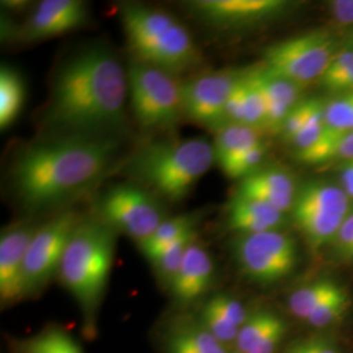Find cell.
Instances as JSON below:
<instances>
[{
    "instance_id": "f35d334b",
    "label": "cell",
    "mask_w": 353,
    "mask_h": 353,
    "mask_svg": "<svg viewBox=\"0 0 353 353\" xmlns=\"http://www.w3.org/2000/svg\"><path fill=\"white\" fill-rule=\"evenodd\" d=\"M334 160L341 161H352L353 160V131L350 132L344 139L341 140L338 150L335 152Z\"/></svg>"
},
{
    "instance_id": "7a4b0ae2",
    "label": "cell",
    "mask_w": 353,
    "mask_h": 353,
    "mask_svg": "<svg viewBox=\"0 0 353 353\" xmlns=\"http://www.w3.org/2000/svg\"><path fill=\"white\" fill-rule=\"evenodd\" d=\"M118 152L115 138L55 135L21 152L12 168L20 204L45 211L88 191L110 169Z\"/></svg>"
},
{
    "instance_id": "ffe728a7",
    "label": "cell",
    "mask_w": 353,
    "mask_h": 353,
    "mask_svg": "<svg viewBox=\"0 0 353 353\" xmlns=\"http://www.w3.org/2000/svg\"><path fill=\"white\" fill-rule=\"evenodd\" d=\"M228 225L240 234L280 230L285 214L265 203L234 194L228 204Z\"/></svg>"
},
{
    "instance_id": "ba28073f",
    "label": "cell",
    "mask_w": 353,
    "mask_h": 353,
    "mask_svg": "<svg viewBox=\"0 0 353 353\" xmlns=\"http://www.w3.org/2000/svg\"><path fill=\"white\" fill-rule=\"evenodd\" d=\"M233 250L242 274L265 285L290 276L299 261L296 241L281 230L240 234Z\"/></svg>"
},
{
    "instance_id": "f1b7e54d",
    "label": "cell",
    "mask_w": 353,
    "mask_h": 353,
    "mask_svg": "<svg viewBox=\"0 0 353 353\" xmlns=\"http://www.w3.org/2000/svg\"><path fill=\"white\" fill-rule=\"evenodd\" d=\"M325 108H326V103L316 99L313 110L309 115L306 123L303 125L299 135L290 143V145L293 147L297 157L314 148L318 141L322 138L323 128H325V123H323Z\"/></svg>"
},
{
    "instance_id": "52a82bcc",
    "label": "cell",
    "mask_w": 353,
    "mask_h": 353,
    "mask_svg": "<svg viewBox=\"0 0 353 353\" xmlns=\"http://www.w3.org/2000/svg\"><path fill=\"white\" fill-rule=\"evenodd\" d=\"M336 43L327 30H312L268 46L263 63L268 72L305 87L325 75Z\"/></svg>"
},
{
    "instance_id": "5b68a950",
    "label": "cell",
    "mask_w": 353,
    "mask_h": 353,
    "mask_svg": "<svg viewBox=\"0 0 353 353\" xmlns=\"http://www.w3.org/2000/svg\"><path fill=\"white\" fill-rule=\"evenodd\" d=\"M115 230L102 220L80 221L59 265L61 281L85 316L99 309L112 272Z\"/></svg>"
},
{
    "instance_id": "4fadbf2b",
    "label": "cell",
    "mask_w": 353,
    "mask_h": 353,
    "mask_svg": "<svg viewBox=\"0 0 353 353\" xmlns=\"http://www.w3.org/2000/svg\"><path fill=\"white\" fill-rule=\"evenodd\" d=\"M88 7L80 0H43L20 28L17 37L24 42L57 37L85 24Z\"/></svg>"
},
{
    "instance_id": "e0dca14e",
    "label": "cell",
    "mask_w": 353,
    "mask_h": 353,
    "mask_svg": "<svg viewBox=\"0 0 353 353\" xmlns=\"http://www.w3.org/2000/svg\"><path fill=\"white\" fill-rule=\"evenodd\" d=\"M254 72L265 99V130L280 134L288 114L301 101V87L268 72L262 65L254 68Z\"/></svg>"
},
{
    "instance_id": "8fae6325",
    "label": "cell",
    "mask_w": 353,
    "mask_h": 353,
    "mask_svg": "<svg viewBox=\"0 0 353 353\" xmlns=\"http://www.w3.org/2000/svg\"><path fill=\"white\" fill-rule=\"evenodd\" d=\"M190 13L204 26L221 32H239L270 24L290 12L287 0H191Z\"/></svg>"
},
{
    "instance_id": "d6986e66",
    "label": "cell",
    "mask_w": 353,
    "mask_h": 353,
    "mask_svg": "<svg viewBox=\"0 0 353 353\" xmlns=\"http://www.w3.org/2000/svg\"><path fill=\"white\" fill-rule=\"evenodd\" d=\"M287 325L271 310H256L241 326L236 347L240 353H275L284 341Z\"/></svg>"
},
{
    "instance_id": "f546056e",
    "label": "cell",
    "mask_w": 353,
    "mask_h": 353,
    "mask_svg": "<svg viewBox=\"0 0 353 353\" xmlns=\"http://www.w3.org/2000/svg\"><path fill=\"white\" fill-rule=\"evenodd\" d=\"M350 296L344 288L338 290L335 294L328 297L316 312H313L306 322L313 327H327L330 325L341 321L350 307Z\"/></svg>"
},
{
    "instance_id": "8d00e7d4",
    "label": "cell",
    "mask_w": 353,
    "mask_h": 353,
    "mask_svg": "<svg viewBox=\"0 0 353 353\" xmlns=\"http://www.w3.org/2000/svg\"><path fill=\"white\" fill-rule=\"evenodd\" d=\"M287 353H341V351L331 339L316 336L296 343Z\"/></svg>"
},
{
    "instance_id": "d590c367",
    "label": "cell",
    "mask_w": 353,
    "mask_h": 353,
    "mask_svg": "<svg viewBox=\"0 0 353 353\" xmlns=\"http://www.w3.org/2000/svg\"><path fill=\"white\" fill-rule=\"evenodd\" d=\"M332 245L341 258L353 259V212L345 217Z\"/></svg>"
},
{
    "instance_id": "ab89813d",
    "label": "cell",
    "mask_w": 353,
    "mask_h": 353,
    "mask_svg": "<svg viewBox=\"0 0 353 353\" xmlns=\"http://www.w3.org/2000/svg\"><path fill=\"white\" fill-rule=\"evenodd\" d=\"M341 185L347 195L353 199V160L344 165L341 170Z\"/></svg>"
},
{
    "instance_id": "cb8c5ba5",
    "label": "cell",
    "mask_w": 353,
    "mask_h": 353,
    "mask_svg": "<svg viewBox=\"0 0 353 353\" xmlns=\"http://www.w3.org/2000/svg\"><path fill=\"white\" fill-rule=\"evenodd\" d=\"M261 130L254 127L227 123L216 131L214 144V159L219 165H223L234 159L242 152L250 150L262 141Z\"/></svg>"
},
{
    "instance_id": "b9f144b4",
    "label": "cell",
    "mask_w": 353,
    "mask_h": 353,
    "mask_svg": "<svg viewBox=\"0 0 353 353\" xmlns=\"http://www.w3.org/2000/svg\"><path fill=\"white\" fill-rule=\"evenodd\" d=\"M236 353H240V352H236Z\"/></svg>"
},
{
    "instance_id": "d4e9b609",
    "label": "cell",
    "mask_w": 353,
    "mask_h": 353,
    "mask_svg": "<svg viewBox=\"0 0 353 353\" xmlns=\"http://www.w3.org/2000/svg\"><path fill=\"white\" fill-rule=\"evenodd\" d=\"M26 88L21 76L11 67L3 65L0 70V127L11 126L23 109Z\"/></svg>"
},
{
    "instance_id": "836d02e7",
    "label": "cell",
    "mask_w": 353,
    "mask_h": 353,
    "mask_svg": "<svg viewBox=\"0 0 353 353\" xmlns=\"http://www.w3.org/2000/svg\"><path fill=\"white\" fill-rule=\"evenodd\" d=\"M353 68V50L351 48L345 46L341 50L336 51L331 63L328 65L325 75L321 77V84L330 90L341 77L347 75Z\"/></svg>"
},
{
    "instance_id": "9a60e30c",
    "label": "cell",
    "mask_w": 353,
    "mask_h": 353,
    "mask_svg": "<svg viewBox=\"0 0 353 353\" xmlns=\"http://www.w3.org/2000/svg\"><path fill=\"white\" fill-rule=\"evenodd\" d=\"M237 195L256 199L287 214L292 211L297 188L293 176L280 168H261L241 179Z\"/></svg>"
},
{
    "instance_id": "7c38bea8",
    "label": "cell",
    "mask_w": 353,
    "mask_h": 353,
    "mask_svg": "<svg viewBox=\"0 0 353 353\" xmlns=\"http://www.w3.org/2000/svg\"><path fill=\"white\" fill-rule=\"evenodd\" d=\"M236 71H214L183 83V113L191 121L216 131L225 125L229 97L240 77Z\"/></svg>"
},
{
    "instance_id": "9c48e42d",
    "label": "cell",
    "mask_w": 353,
    "mask_h": 353,
    "mask_svg": "<svg viewBox=\"0 0 353 353\" xmlns=\"http://www.w3.org/2000/svg\"><path fill=\"white\" fill-rule=\"evenodd\" d=\"M102 221L140 243L164 221V210L156 196L139 185H117L99 201Z\"/></svg>"
},
{
    "instance_id": "83f0119b",
    "label": "cell",
    "mask_w": 353,
    "mask_h": 353,
    "mask_svg": "<svg viewBox=\"0 0 353 353\" xmlns=\"http://www.w3.org/2000/svg\"><path fill=\"white\" fill-rule=\"evenodd\" d=\"M196 241V232H192L188 236L179 239L170 246H168L163 252L156 256L151 263L157 275L170 285L172 280L176 276V271L183 262V258L190 249V246Z\"/></svg>"
},
{
    "instance_id": "603a6c76",
    "label": "cell",
    "mask_w": 353,
    "mask_h": 353,
    "mask_svg": "<svg viewBox=\"0 0 353 353\" xmlns=\"http://www.w3.org/2000/svg\"><path fill=\"white\" fill-rule=\"evenodd\" d=\"M168 353H229L227 345L217 341L202 323L182 325L170 332L166 341Z\"/></svg>"
},
{
    "instance_id": "74e56055",
    "label": "cell",
    "mask_w": 353,
    "mask_h": 353,
    "mask_svg": "<svg viewBox=\"0 0 353 353\" xmlns=\"http://www.w3.org/2000/svg\"><path fill=\"white\" fill-rule=\"evenodd\" d=\"M330 11L341 26H353V0H334L330 3Z\"/></svg>"
},
{
    "instance_id": "60d3db41",
    "label": "cell",
    "mask_w": 353,
    "mask_h": 353,
    "mask_svg": "<svg viewBox=\"0 0 353 353\" xmlns=\"http://www.w3.org/2000/svg\"><path fill=\"white\" fill-rule=\"evenodd\" d=\"M347 46L348 48H351L353 50V32L350 34V37H348V41H347Z\"/></svg>"
},
{
    "instance_id": "8992f818",
    "label": "cell",
    "mask_w": 353,
    "mask_h": 353,
    "mask_svg": "<svg viewBox=\"0 0 353 353\" xmlns=\"http://www.w3.org/2000/svg\"><path fill=\"white\" fill-rule=\"evenodd\" d=\"M127 81L130 105L140 126H173L185 114L183 83L174 74L134 59L127 68Z\"/></svg>"
},
{
    "instance_id": "277c9868",
    "label": "cell",
    "mask_w": 353,
    "mask_h": 353,
    "mask_svg": "<svg viewBox=\"0 0 353 353\" xmlns=\"http://www.w3.org/2000/svg\"><path fill=\"white\" fill-rule=\"evenodd\" d=\"M121 21L135 61L174 75L202 62V52L186 26L169 13L127 3L121 7Z\"/></svg>"
},
{
    "instance_id": "e575fe53",
    "label": "cell",
    "mask_w": 353,
    "mask_h": 353,
    "mask_svg": "<svg viewBox=\"0 0 353 353\" xmlns=\"http://www.w3.org/2000/svg\"><path fill=\"white\" fill-rule=\"evenodd\" d=\"M207 303L211 307H214L217 313L225 316L229 322H232L237 327L241 328L249 316V313L246 312L245 306L237 299L225 294V293L216 294Z\"/></svg>"
},
{
    "instance_id": "1f68e13d",
    "label": "cell",
    "mask_w": 353,
    "mask_h": 353,
    "mask_svg": "<svg viewBox=\"0 0 353 353\" xmlns=\"http://www.w3.org/2000/svg\"><path fill=\"white\" fill-rule=\"evenodd\" d=\"M201 323L207 328L214 338L221 341L224 345L236 344L240 327L229 322L225 316L217 313L214 307H211L208 303L204 305L202 314H201Z\"/></svg>"
},
{
    "instance_id": "3957f363",
    "label": "cell",
    "mask_w": 353,
    "mask_h": 353,
    "mask_svg": "<svg viewBox=\"0 0 353 353\" xmlns=\"http://www.w3.org/2000/svg\"><path fill=\"white\" fill-rule=\"evenodd\" d=\"M216 163L204 138L160 140L143 145L127 161L126 174L170 202L183 199Z\"/></svg>"
},
{
    "instance_id": "6da1fadb",
    "label": "cell",
    "mask_w": 353,
    "mask_h": 353,
    "mask_svg": "<svg viewBox=\"0 0 353 353\" xmlns=\"http://www.w3.org/2000/svg\"><path fill=\"white\" fill-rule=\"evenodd\" d=\"M127 71L113 51L92 46L59 68L43 119L55 135L115 138L126 126Z\"/></svg>"
},
{
    "instance_id": "2e32d148",
    "label": "cell",
    "mask_w": 353,
    "mask_h": 353,
    "mask_svg": "<svg viewBox=\"0 0 353 353\" xmlns=\"http://www.w3.org/2000/svg\"><path fill=\"white\" fill-rule=\"evenodd\" d=\"M214 270V261L210 252L195 241L170 283L176 301L186 305L198 300L211 287Z\"/></svg>"
},
{
    "instance_id": "4316f807",
    "label": "cell",
    "mask_w": 353,
    "mask_h": 353,
    "mask_svg": "<svg viewBox=\"0 0 353 353\" xmlns=\"http://www.w3.org/2000/svg\"><path fill=\"white\" fill-rule=\"evenodd\" d=\"M21 352L84 353L75 339L61 328H49L24 341Z\"/></svg>"
},
{
    "instance_id": "5bb4252c",
    "label": "cell",
    "mask_w": 353,
    "mask_h": 353,
    "mask_svg": "<svg viewBox=\"0 0 353 353\" xmlns=\"http://www.w3.org/2000/svg\"><path fill=\"white\" fill-rule=\"evenodd\" d=\"M37 227L24 224L8 228L0 237V300L11 305L26 297L24 267L26 252Z\"/></svg>"
},
{
    "instance_id": "d6a6232c",
    "label": "cell",
    "mask_w": 353,
    "mask_h": 353,
    "mask_svg": "<svg viewBox=\"0 0 353 353\" xmlns=\"http://www.w3.org/2000/svg\"><path fill=\"white\" fill-rule=\"evenodd\" d=\"M316 100V99L301 100L293 108V110L288 114L284 125L281 127V131H280L284 141L290 144L293 139L299 135V132L301 131V128L306 123L309 115L313 110Z\"/></svg>"
},
{
    "instance_id": "30bf717a",
    "label": "cell",
    "mask_w": 353,
    "mask_h": 353,
    "mask_svg": "<svg viewBox=\"0 0 353 353\" xmlns=\"http://www.w3.org/2000/svg\"><path fill=\"white\" fill-rule=\"evenodd\" d=\"M80 221L75 211H64L37 228L26 252V297L42 290L59 271L65 248Z\"/></svg>"
},
{
    "instance_id": "7402d4cb",
    "label": "cell",
    "mask_w": 353,
    "mask_h": 353,
    "mask_svg": "<svg viewBox=\"0 0 353 353\" xmlns=\"http://www.w3.org/2000/svg\"><path fill=\"white\" fill-rule=\"evenodd\" d=\"M198 220L199 217L194 214L166 217L147 240L138 243L140 252L152 262L168 246H170L172 243L190 233L196 232Z\"/></svg>"
},
{
    "instance_id": "44dd1931",
    "label": "cell",
    "mask_w": 353,
    "mask_h": 353,
    "mask_svg": "<svg viewBox=\"0 0 353 353\" xmlns=\"http://www.w3.org/2000/svg\"><path fill=\"white\" fill-rule=\"evenodd\" d=\"M350 199L343 188L325 181H309L297 190L293 207L348 216Z\"/></svg>"
},
{
    "instance_id": "4dcf8cb0",
    "label": "cell",
    "mask_w": 353,
    "mask_h": 353,
    "mask_svg": "<svg viewBox=\"0 0 353 353\" xmlns=\"http://www.w3.org/2000/svg\"><path fill=\"white\" fill-rule=\"evenodd\" d=\"M265 145L263 141L258 143L256 145L252 147L248 151L242 152L234 159L224 163L221 166L223 172L230 178H239L243 179L248 176L261 169V164L265 159Z\"/></svg>"
},
{
    "instance_id": "ac0fdd59",
    "label": "cell",
    "mask_w": 353,
    "mask_h": 353,
    "mask_svg": "<svg viewBox=\"0 0 353 353\" xmlns=\"http://www.w3.org/2000/svg\"><path fill=\"white\" fill-rule=\"evenodd\" d=\"M265 130V105L254 68L241 72L225 109V125Z\"/></svg>"
},
{
    "instance_id": "484cf974",
    "label": "cell",
    "mask_w": 353,
    "mask_h": 353,
    "mask_svg": "<svg viewBox=\"0 0 353 353\" xmlns=\"http://www.w3.org/2000/svg\"><path fill=\"white\" fill-rule=\"evenodd\" d=\"M343 287L332 280H318L294 290L288 299L290 312L306 321L316 309Z\"/></svg>"
}]
</instances>
